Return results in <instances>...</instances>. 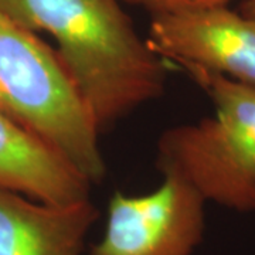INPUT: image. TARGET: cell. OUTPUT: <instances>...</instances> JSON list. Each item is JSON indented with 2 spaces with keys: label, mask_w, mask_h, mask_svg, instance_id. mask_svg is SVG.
<instances>
[{
  "label": "cell",
  "mask_w": 255,
  "mask_h": 255,
  "mask_svg": "<svg viewBox=\"0 0 255 255\" xmlns=\"http://www.w3.org/2000/svg\"><path fill=\"white\" fill-rule=\"evenodd\" d=\"M0 11L54 38L101 130L163 94L164 61L121 0H0Z\"/></svg>",
  "instance_id": "obj_1"
},
{
  "label": "cell",
  "mask_w": 255,
  "mask_h": 255,
  "mask_svg": "<svg viewBox=\"0 0 255 255\" xmlns=\"http://www.w3.org/2000/svg\"><path fill=\"white\" fill-rule=\"evenodd\" d=\"M0 111L91 186L105 177L101 129L57 50L1 11Z\"/></svg>",
  "instance_id": "obj_2"
},
{
  "label": "cell",
  "mask_w": 255,
  "mask_h": 255,
  "mask_svg": "<svg viewBox=\"0 0 255 255\" xmlns=\"http://www.w3.org/2000/svg\"><path fill=\"white\" fill-rule=\"evenodd\" d=\"M186 73L207 92L216 115L164 130L157 167L183 174L206 201L254 211L255 88L206 70Z\"/></svg>",
  "instance_id": "obj_3"
},
{
  "label": "cell",
  "mask_w": 255,
  "mask_h": 255,
  "mask_svg": "<svg viewBox=\"0 0 255 255\" xmlns=\"http://www.w3.org/2000/svg\"><path fill=\"white\" fill-rule=\"evenodd\" d=\"M160 172L163 180L152 193L111 197L91 255H193L204 233L206 199L179 172Z\"/></svg>",
  "instance_id": "obj_4"
},
{
  "label": "cell",
  "mask_w": 255,
  "mask_h": 255,
  "mask_svg": "<svg viewBox=\"0 0 255 255\" xmlns=\"http://www.w3.org/2000/svg\"><path fill=\"white\" fill-rule=\"evenodd\" d=\"M147 43L163 61L255 88V21L228 6L152 16Z\"/></svg>",
  "instance_id": "obj_5"
},
{
  "label": "cell",
  "mask_w": 255,
  "mask_h": 255,
  "mask_svg": "<svg viewBox=\"0 0 255 255\" xmlns=\"http://www.w3.org/2000/svg\"><path fill=\"white\" fill-rule=\"evenodd\" d=\"M98 216L90 199L48 204L0 187V255H80Z\"/></svg>",
  "instance_id": "obj_6"
},
{
  "label": "cell",
  "mask_w": 255,
  "mask_h": 255,
  "mask_svg": "<svg viewBox=\"0 0 255 255\" xmlns=\"http://www.w3.org/2000/svg\"><path fill=\"white\" fill-rule=\"evenodd\" d=\"M0 187L48 204L90 199L91 184L0 111Z\"/></svg>",
  "instance_id": "obj_7"
},
{
  "label": "cell",
  "mask_w": 255,
  "mask_h": 255,
  "mask_svg": "<svg viewBox=\"0 0 255 255\" xmlns=\"http://www.w3.org/2000/svg\"><path fill=\"white\" fill-rule=\"evenodd\" d=\"M121 1L146 10L152 16H157V14L228 6L234 0H121Z\"/></svg>",
  "instance_id": "obj_8"
},
{
  "label": "cell",
  "mask_w": 255,
  "mask_h": 255,
  "mask_svg": "<svg viewBox=\"0 0 255 255\" xmlns=\"http://www.w3.org/2000/svg\"><path fill=\"white\" fill-rule=\"evenodd\" d=\"M238 11L255 21V0H241Z\"/></svg>",
  "instance_id": "obj_9"
}]
</instances>
